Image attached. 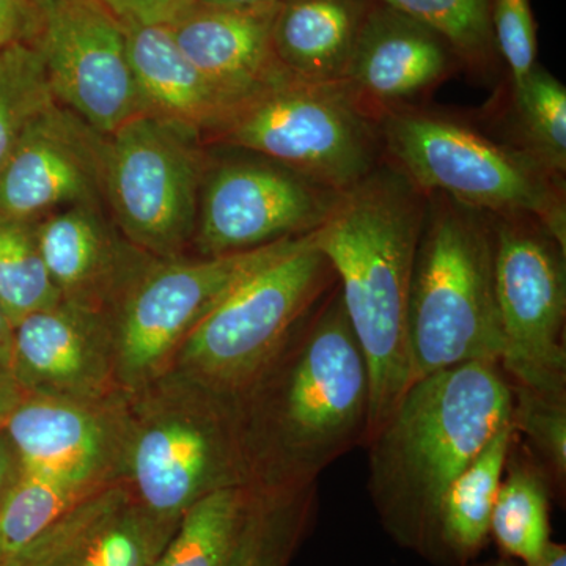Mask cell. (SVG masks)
Listing matches in <instances>:
<instances>
[{
  "label": "cell",
  "mask_w": 566,
  "mask_h": 566,
  "mask_svg": "<svg viewBox=\"0 0 566 566\" xmlns=\"http://www.w3.org/2000/svg\"><path fill=\"white\" fill-rule=\"evenodd\" d=\"M521 150L556 177L566 169V88L553 74L535 66L513 87Z\"/></svg>",
  "instance_id": "obj_28"
},
{
  "label": "cell",
  "mask_w": 566,
  "mask_h": 566,
  "mask_svg": "<svg viewBox=\"0 0 566 566\" xmlns=\"http://www.w3.org/2000/svg\"><path fill=\"white\" fill-rule=\"evenodd\" d=\"M315 232L244 279L191 334L174 370L241 398L333 283Z\"/></svg>",
  "instance_id": "obj_7"
},
{
  "label": "cell",
  "mask_w": 566,
  "mask_h": 566,
  "mask_svg": "<svg viewBox=\"0 0 566 566\" xmlns=\"http://www.w3.org/2000/svg\"><path fill=\"white\" fill-rule=\"evenodd\" d=\"M395 167L424 196L442 193L495 218H531L566 252L560 178L523 150L502 147L463 123L395 107L378 118Z\"/></svg>",
  "instance_id": "obj_6"
},
{
  "label": "cell",
  "mask_w": 566,
  "mask_h": 566,
  "mask_svg": "<svg viewBox=\"0 0 566 566\" xmlns=\"http://www.w3.org/2000/svg\"><path fill=\"white\" fill-rule=\"evenodd\" d=\"M337 192L273 161H229L205 175L193 244L223 255L315 232Z\"/></svg>",
  "instance_id": "obj_13"
},
{
  "label": "cell",
  "mask_w": 566,
  "mask_h": 566,
  "mask_svg": "<svg viewBox=\"0 0 566 566\" xmlns=\"http://www.w3.org/2000/svg\"><path fill=\"white\" fill-rule=\"evenodd\" d=\"M493 218L499 367L513 386L566 397L565 252L534 219Z\"/></svg>",
  "instance_id": "obj_11"
},
{
  "label": "cell",
  "mask_w": 566,
  "mask_h": 566,
  "mask_svg": "<svg viewBox=\"0 0 566 566\" xmlns=\"http://www.w3.org/2000/svg\"><path fill=\"white\" fill-rule=\"evenodd\" d=\"M177 527L148 513L117 480L71 506L0 566H155Z\"/></svg>",
  "instance_id": "obj_17"
},
{
  "label": "cell",
  "mask_w": 566,
  "mask_h": 566,
  "mask_svg": "<svg viewBox=\"0 0 566 566\" xmlns=\"http://www.w3.org/2000/svg\"><path fill=\"white\" fill-rule=\"evenodd\" d=\"M120 21L169 25L197 7V0H103Z\"/></svg>",
  "instance_id": "obj_34"
},
{
  "label": "cell",
  "mask_w": 566,
  "mask_h": 566,
  "mask_svg": "<svg viewBox=\"0 0 566 566\" xmlns=\"http://www.w3.org/2000/svg\"><path fill=\"white\" fill-rule=\"evenodd\" d=\"M422 22L449 44L458 57L474 69H486L495 50L491 6L493 0H381Z\"/></svg>",
  "instance_id": "obj_30"
},
{
  "label": "cell",
  "mask_w": 566,
  "mask_h": 566,
  "mask_svg": "<svg viewBox=\"0 0 566 566\" xmlns=\"http://www.w3.org/2000/svg\"><path fill=\"white\" fill-rule=\"evenodd\" d=\"M512 385V382H510ZM512 423L547 469V474L565 485L566 397H547L526 387L513 386Z\"/></svg>",
  "instance_id": "obj_31"
},
{
  "label": "cell",
  "mask_w": 566,
  "mask_h": 566,
  "mask_svg": "<svg viewBox=\"0 0 566 566\" xmlns=\"http://www.w3.org/2000/svg\"><path fill=\"white\" fill-rule=\"evenodd\" d=\"M252 486L301 490L365 444L367 363L338 292L323 297L240 398Z\"/></svg>",
  "instance_id": "obj_1"
},
{
  "label": "cell",
  "mask_w": 566,
  "mask_h": 566,
  "mask_svg": "<svg viewBox=\"0 0 566 566\" xmlns=\"http://www.w3.org/2000/svg\"><path fill=\"white\" fill-rule=\"evenodd\" d=\"M200 134L140 114L107 136L104 197L123 237L158 260L193 241L207 158Z\"/></svg>",
  "instance_id": "obj_9"
},
{
  "label": "cell",
  "mask_w": 566,
  "mask_h": 566,
  "mask_svg": "<svg viewBox=\"0 0 566 566\" xmlns=\"http://www.w3.org/2000/svg\"><path fill=\"white\" fill-rule=\"evenodd\" d=\"M11 348H13V329L0 307V370L10 371Z\"/></svg>",
  "instance_id": "obj_39"
},
{
  "label": "cell",
  "mask_w": 566,
  "mask_h": 566,
  "mask_svg": "<svg viewBox=\"0 0 566 566\" xmlns=\"http://www.w3.org/2000/svg\"><path fill=\"white\" fill-rule=\"evenodd\" d=\"M24 395L11 371L0 370V428L6 424L11 412L21 403Z\"/></svg>",
  "instance_id": "obj_36"
},
{
  "label": "cell",
  "mask_w": 566,
  "mask_h": 566,
  "mask_svg": "<svg viewBox=\"0 0 566 566\" xmlns=\"http://www.w3.org/2000/svg\"><path fill=\"white\" fill-rule=\"evenodd\" d=\"M282 0H197V6L223 10H264L277 7Z\"/></svg>",
  "instance_id": "obj_38"
},
{
  "label": "cell",
  "mask_w": 566,
  "mask_h": 566,
  "mask_svg": "<svg viewBox=\"0 0 566 566\" xmlns=\"http://www.w3.org/2000/svg\"><path fill=\"white\" fill-rule=\"evenodd\" d=\"M39 240L65 303L117 316L155 256L142 252L104 216L103 205H74L39 221Z\"/></svg>",
  "instance_id": "obj_18"
},
{
  "label": "cell",
  "mask_w": 566,
  "mask_h": 566,
  "mask_svg": "<svg viewBox=\"0 0 566 566\" xmlns=\"http://www.w3.org/2000/svg\"><path fill=\"white\" fill-rule=\"evenodd\" d=\"M515 441L516 431L510 420L447 488L436 520L430 564L469 566L485 549L495 499Z\"/></svg>",
  "instance_id": "obj_23"
},
{
  "label": "cell",
  "mask_w": 566,
  "mask_h": 566,
  "mask_svg": "<svg viewBox=\"0 0 566 566\" xmlns=\"http://www.w3.org/2000/svg\"><path fill=\"white\" fill-rule=\"evenodd\" d=\"M452 54L438 33L379 0L365 18L344 84L379 118L444 80Z\"/></svg>",
  "instance_id": "obj_19"
},
{
  "label": "cell",
  "mask_w": 566,
  "mask_h": 566,
  "mask_svg": "<svg viewBox=\"0 0 566 566\" xmlns=\"http://www.w3.org/2000/svg\"><path fill=\"white\" fill-rule=\"evenodd\" d=\"M216 139L262 155L333 192L376 166L378 118L342 84L283 81L243 104Z\"/></svg>",
  "instance_id": "obj_8"
},
{
  "label": "cell",
  "mask_w": 566,
  "mask_h": 566,
  "mask_svg": "<svg viewBox=\"0 0 566 566\" xmlns=\"http://www.w3.org/2000/svg\"><path fill=\"white\" fill-rule=\"evenodd\" d=\"M506 464L509 475L502 480L491 516V538L502 557L535 565L553 543L549 482L545 471L526 458H509Z\"/></svg>",
  "instance_id": "obj_24"
},
{
  "label": "cell",
  "mask_w": 566,
  "mask_h": 566,
  "mask_svg": "<svg viewBox=\"0 0 566 566\" xmlns=\"http://www.w3.org/2000/svg\"><path fill=\"white\" fill-rule=\"evenodd\" d=\"M54 103L43 59L33 44L0 50V170L22 133Z\"/></svg>",
  "instance_id": "obj_29"
},
{
  "label": "cell",
  "mask_w": 566,
  "mask_h": 566,
  "mask_svg": "<svg viewBox=\"0 0 566 566\" xmlns=\"http://www.w3.org/2000/svg\"><path fill=\"white\" fill-rule=\"evenodd\" d=\"M122 480L169 524L207 495L252 486L240 398L174 368L126 392Z\"/></svg>",
  "instance_id": "obj_4"
},
{
  "label": "cell",
  "mask_w": 566,
  "mask_h": 566,
  "mask_svg": "<svg viewBox=\"0 0 566 566\" xmlns=\"http://www.w3.org/2000/svg\"><path fill=\"white\" fill-rule=\"evenodd\" d=\"M469 566H566V546L560 543H551L545 556L535 565H524L513 558L501 557L499 560L485 562V564H471Z\"/></svg>",
  "instance_id": "obj_37"
},
{
  "label": "cell",
  "mask_w": 566,
  "mask_h": 566,
  "mask_svg": "<svg viewBox=\"0 0 566 566\" xmlns=\"http://www.w3.org/2000/svg\"><path fill=\"white\" fill-rule=\"evenodd\" d=\"M39 221L0 212V307L11 329L62 301L41 252Z\"/></svg>",
  "instance_id": "obj_27"
},
{
  "label": "cell",
  "mask_w": 566,
  "mask_h": 566,
  "mask_svg": "<svg viewBox=\"0 0 566 566\" xmlns=\"http://www.w3.org/2000/svg\"><path fill=\"white\" fill-rule=\"evenodd\" d=\"M491 25L495 50L512 73L513 87L536 66V25L531 0H493Z\"/></svg>",
  "instance_id": "obj_32"
},
{
  "label": "cell",
  "mask_w": 566,
  "mask_h": 566,
  "mask_svg": "<svg viewBox=\"0 0 566 566\" xmlns=\"http://www.w3.org/2000/svg\"><path fill=\"white\" fill-rule=\"evenodd\" d=\"M275 10L197 6L167 28L189 62L241 107L290 80L275 61L271 43Z\"/></svg>",
  "instance_id": "obj_20"
},
{
  "label": "cell",
  "mask_w": 566,
  "mask_h": 566,
  "mask_svg": "<svg viewBox=\"0 0 566 566\" xmlns=\"http://www.w3.org/2000/svg\"><path fill=\"white\" fill-rule=\"evenodd\" d=\"M11 375L25 395L106 401L118 381L114 316L61 301L13 327Z\"/></svg>",
  "instance_id": "obj_16"
},
{
  "label": "cell",
  "mask_w": 566,
  "mask_h": 566,
  "mask_svg": "<svg viewBox=\"0 0 566 566\" xmlns=\"http://www.w3.org/2000/svg\"><path fill=\"white\" fill-rule=\"evenodd\" d=\"M315 486L301 490L255 488L232 566H289L314 520Z\"/></svg>",
  "instance_id": "obj_26"
},
{
  "label": "cell",
  "mask_w": 566,
  "mask_h": 566,
  "mask_svg": "<svg viewBox=\"0 0 566 566\" xmlns=\"http://www.w3.org/2000/svg\"><path fill=\"white\" fill-rule=\"evenodd\" d=\"M303 237L223 255L155 260L115 316L123 390L129 392L170 370L188 335L244 279L289 252Z\"/></svg>",
  "instance_id": "obj_10"
},
{
  "label": "cell",
  "mask_w": 566,
  "mask_h": 566,
  "mask_svg": "<svg viewBox=\"0 0 566 566\" xmlns=\"http://www.w3.org/2000/svg\"><path fill=\"white\" fill-rule=\"evenodd\" d=\"M107 136L54 103L22 133L0 170V212L41 219L59 208L103 205Z\"/></svg>",
  "instance_id": "obj_15"
},
{
  "label": "cell",
  "mask_w": 566,
  "mask_h": 566,
  "mask_svg": "<svg viewBox=\"0 0 566 566\" xmlns=\"http://www.w3.org/2000/svg\"><path fill=\"white\" fill-rule=\"evenodd\" d=\"M18 471H20V464H18L17 452H14L6 430L0 428V505L13 485Z\"/></svg>",
  "instance_id": "obj_35"
},
{
  "label": "cell",
  "mask_w": 566,
  "mask_h": 566,
  "mask_svg": "<svg viewBox=\"0 0 566 566\" xmlns=\"http://www.w3.org/2000/svg\"><path fill=\"white\" fill-rule=\"evenodd\" d=\"M126 46L145 114L214 136L240 109L182 54L167 25L125 22Z\"/></svg>",
  "instance_id": "obj_21"
},
{
  "label": "cell",
  "mask_w": 566,
  "mask_h": 566,
  "mask_svg": "<svg viewBox=\"0 0 566 566\" xmlns=\"http://www.w3.org/2000/svg\"><path fill=\"white\" fill-rule=\"evenodd\" d=\"M255 488H229L193 504L155 566H232Z\"/></svg>",
  "instance_id": "obj_25"
},
{
  "label": "cell",
  "mask_w": 566,
  "mask_h": 566,
  "mask_svg": "<svg viewBox=\"0 0 566 566\" xmlns=\"http://www.w3.org/2000/svg\"><path fill=\"white\" fill-rule=\"evenodd\" d=\"M40 28L36 0H0V50L35 43Z\"/></svg>",
  "instance_id": "obj_33"
},
{
  "label": "cell",
  "mask_w": 566,
  "mask_h": 566,
  "mask_svg": "<svg viewBox=\"0 0 566 566\" xmlns=\"http://www.w3.org/2000/svg\"><path fill=\"white\" fill-rule=\"evenodd\" d=\"M2 428L28 474L85 490L122 480L126 392L106 401L24 395Z\"/></svg>",
  "instance_id": "obj_14"
},
{
  "label": "cell",
  "mask_w": 566,
  "mask_h": 566,
  "mask_svg": "<svg viewBox=\"0 0 566 566\" xmlns=\"http://www.w3.org/2000/svg\"><path fill=\"white\" fill-rule=\"evenodd\" d=\"M512 409L499 365H455L411 382L365 444L371 502L398 546L430 562L442 495Z\"/></svg>",
  "instance_id": "obj_3"
},
{
  "label": "cell",
  "mask_w": 566,
  "mask_h": 566,
  "mask_svg": "<svg viewBox=\"0 0 566 566\" xmlns=\"http://www.w3.org/2000/svg\"><path fill=\"white\" fill-rule=\"evenodd\" d=\"M40 52L55 102L103 136L145 114L123 22L103 0H36Z\"/></svg>",
  "instance_id": "obj_12"
},
{
  "label": "cell",
  "mask_w": 566,
  "mask_h": 566,
  "mask_svg": "<svg viewBox=\"0 0 566 566\" xmlns=\"http://www.w3.org/2000/svg\"><path fill=\"white\" fill-rule=\"evenodd\" d=\"M411 382L468 363L499 365L504 337L490 214L430 193L408 312Z\"/></svg>",
  "instance_id": "obj_5"
},
{
  "label": "cell",
  "mask_w": 566,
  "mask_h": 566,
  "mask_svg": "<svg viewBox=\"0 0 566 566\" xmlns=\"http://www.w3.org/2000/svg\"><path fill=\"white\" fill-rule=\"evenodd\" d=\"M427 196L395 166L375 167L337 193L315 244L338 279L346 316L367 363L365 444L411 386L408 312Z\"/></svg>",
  "instance_id": "obj_2"
},
{
  "label": "cell",
  "mask_w": 566,
  "mask_h": 566,
  "mask_svg": "<svg viewBox=\"0 0 566 566\" xmlns=\"http://www.w3.org/2000/svg\"><path fill=\"white\" fill-rule=\"evenodd\" d=\"M371 0H282L271 43L290 80L342 84Z\"/></svg>",
  "instance_id": "obj_22"
}]
</instances>
